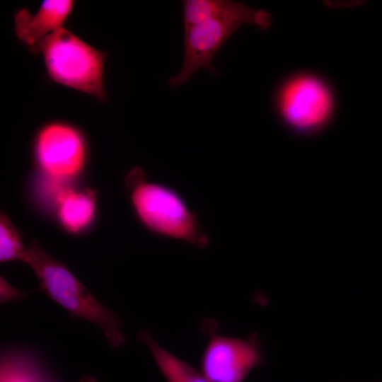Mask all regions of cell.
<instances>
[{
	"instance_id": "1",
	"label": "cell",
	"mask_w": 382,
	"mask_h": 382,
	"mask_svg": "<svg viewBox=\"0 0 382 382\" xmlns=\"http://www.w3.org/2000/svg\"><path fill=\"white\" fill-rule=\"evenodd\" d=\"M133 212L141 226L153 234L206 248L210 242L199 217L185 197L174 187L149 180L140 168L127 178Z\"/></svg>"
},
{
	"instance_id": "2",
	"label": "cell",
	"mask_w": 382,
	"mask_h": 382,
	"mask_svg": "<svg viewBox=\"0 0 382 382\" xmlns=\"http://www.w3.org/2000/svg\"><path fill=\"white\" fill-rule=\"evenodd\" d=\"M21 261L32 268L41 291L71 316L100 328L113 347L125 342L120 319L104 307L64 265L47 254L36 242L26 248Z\"/></svg>"
},
{
	"instance_id": "3",
	"label": "cell",
	"mask_w": 382,
	"mask_h": 382,
	"mask_svg": "<svg viewBox=\"0 0 382 382\" xmlns=\"http://www.w3.org/2000/svg\"><path fill=\"white\" fill-rule=\"evenodd\" d=\"M36 54L42 55L50 81L105 100L104 52L64 27L45 38Z\"/></svg>"
},
{
	"instance_id": "4",
	"label": "cell",
	"mask_w": 382,
	"mask_h": 382,
	"mask_svg": "<svg viewBox=\"0 0 382 382\" xmlns=\"http://www.w3.org/2000/svg\"><path fill=\"white\" fill-rule=\"evenodd\" d=\"M248 23L266 29L270 26V14L235 1L227 12L185 31L184 59L180 72L168 79L172 88L185 83L199 69L214 75L218 72L212 65L214 56L222 45L242 25Z\"/></svg>"
},
{
	"instance_id": "5",
	"label": "cell",
	"mask_w": 382,
	"mask_h": 382,
	"mask_svg": "<svg viewBox=\"0 0 382 382\" xmlns=\"http://www.w3.org/2000/svg\"><path fill=\"white\" fill-rule=\"evenodd\" d=\"M275 108L283 125L294 133L310 135L325 127L335 110L331 88L310 73L294 75L277 90Z\"/></svg>"
},
{
	"instance_id": "6",
	"label": "cell",
	"mask_w": 382,
	"mask_h": 382,
	"mask_svg": "<svg viewBox=\"0 0 382 382\" xmlns=\"http://www.w3.org/2000/svg\"><path fill=\"white\" fill-rule=\"evenodd\" d=\"M33 151L38 166L55 179L69 178L79 173L88 154L82 132L61 120L46 122L37 130Z\"/></svg>"
},
{
	"instance_id": "7",
	"label": "cell",
	"mask_w": 382,
	"mask_h": 382,
	"mask_svg": "<svg viewBox=\"0 0 382 382\" xmlns=\"http://www.w3.org/2000/svg\"><path fill=\"white\" fill-rule=\"evenodd\" d=\"M264 363L256 334L236 338L211 332L200 359V371L209 382H243Z\"/></svg>"
},
{
	"instance_id": "8",
	"label": "cell",
	"mask_w": 382,
	"mask_h": 382,
	"mask_svg": "<svg viewBox=\"0 0 382 382\" xmlns=\"http://www.w3.org/2000/svg\"><path fill=\"white\" fill-rule=\"evenodd\" d=\"M74 7L72 0H46L35 13L24 8H19L14 13L15 35L30 53L36 54L45 38L64 28Z\"/></svg>"
},
{
	"instance_id": "9",
	"label": "cell",
	"mask_w": 382,
	"mask_h": 382,
	"mask_svg": "<svg viewBox=\"0 0 382 382\" xmlns=\"http://www.w3.org/2000/svg\"><path fill=\"white\" fill-rule=\"evenodd\" d=\"M57 200L59 221L70 233H79L91 223L96 209L91 191H62Z\"/></svg>"
},
{
	"instance_id": "10",
	"label": "cell",
	"mask_w": 382,
	"mask_h": 382,
	"mask_svg": "<svg viewBox=\"0 0 382 382\" xmlns=\"http://www.w3.org/2000/svg\"><path fill=\"white\" fill-rule=\"evenodd\" d=\"M139 339L149 347L166 382H209L201 371L161 347L146 331Z\"/></svg>"
},
{
	"instance_id": "11",
	"label": "cell",
	"mask_w": 382,
	"mask_h": 382,
	"mask_svg": "<svg viewBox=\"0 0 382 382\" xmlns=\"http://www.w3.org/2000/svg\"><path fill=\"white\" fill-rule=\"evenodd\" d=\"M1 382H50L37 364L21 354L4 355L1 360Z\"/></svg>"
},
{
	"instance_id": "12",
	"label": "cell",
	"mask_w": 382,
	"mask_h": 382,
	"mask_svg": "<svg viewBox=\"0 0 382 382\" xmlns=\"http://www.w3.org/2000/svg\"><path fill=\"white\" fill-rule=\"evenodd\" d=\"M230 0H186L183 1L185 31L221 16L233 6Z\"/></svg>"
},
{
	"instance_id": "13",
	"label": "cell",
	"mask_w": 382,
	"mask_h": 382,
	"mask_svg": "<svg viewBox=\"0 0 382 382\" xmlns=\"http://www.w3.org/2000/svg\"><path fill=\"white\" fill-rule=\"evenodd\" d=\"M26 248L11 221L5 214L0 218V260H22Z\"/></svg>"
},
{
	"instance_id": "14",
	"label": "cell",
	"mask_w": 382,
	"mask_h": 382,
	"mask_svg": "<svg viewBox=\"0 0 382 382\" xmlns=\"http://www.w3.org/2000/svg\"><path fill=\"white\" fill-rule=\"evenodd\" d=\"M78 382H97L96 379L91 375H86L81 378Z\"/></svg>"
}]
</instances>
